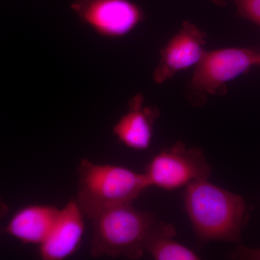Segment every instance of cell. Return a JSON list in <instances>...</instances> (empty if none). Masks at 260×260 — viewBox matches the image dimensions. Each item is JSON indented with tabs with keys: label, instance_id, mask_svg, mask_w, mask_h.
Masks as SVG:
<instances>
[{
	"label": "cell",
	"instance_id": "6da1fadb",
	"mask_svg": "<svg viewBox=\"0 0 260 260\" xmlns=\"http://www.w3.org/2000/svg\"><path fill=\"white\" fill-rule=\"evenodd\" d=\"M184 208L201 242H241L249 210L240 195L208 180L194 181L186 186Z\"/></svg>",
	"mask_w": 260,
	"mask_h": 260
},
{
	"label": "cell",
	"instance_id": "7a4b0ae2",
	"mask_svg": "<svg viewBox=\"0 0 260 260\" xmlns=\"http://www.w3.org/2000/svg\"><path fill=\"white\" fill-rule=\"evenodd\" d=\"M78 202L87 218L91 219L106 208L132 204L150 187L144 173L111 164H98L82 159L78 169Z\"/></svg>",
	"mask_w": 260,
	"mask_h": 260
},
{
	"label": "cell",
	"instance_id": "3957f363",
	"mask_svg": "<svg viewBox=\"0 0 260 260\" xmlns=\"http://www.w3.org/2000/svg\"><path fill=\"white\" fill-rule=\"evenodd\" d=\"M90 220L93 228L90 253L94 257L131 259L143 256L145 240L157 221L153 213L135 209L132 204L106 208Z\"/></svg>",
	"mask_w": 260,
	"mask_h": 260
},
{
	"label": "cell",
	"instance_id": "277c9868",
	"mask_svg": "<svg viewBox=\"0 0 260 260\" xmlns=\"http://www.w3.org/2000/svg\"><path fill=\"white\" fill-rule=\"evenodd\" d=\"M259 54L244 48L205 51L191 80L194 102L203 104L206 95L225 93V84L259 65Z\"/></svg>",
	"mask_w": 260,
	"mask_h": 260
},
{
	"label": "cell",
	"instance_id": "5b68a950",
	"mask_svg": "<svg viewBox=\"0 0 260 260\" xmlns=\"http://www.w3.org/2000/svg\"><path fill=\"white\" fill-rule=\"evenodd\" d=\"M211 173V167L202 149L188 148L179 141L157 153L144 174L150 186L174 190L194 181L208 180Z\"/></svg>",
	"mask_w": 260,
	"mask_h": 260
},
{
	"label": "cell",
	"instance_id": "8992f818",
	"mask_svg": "<svg viewBox=\"0 0 260 260\" xmlns=\"http://www.w3.org/2000/svg\"><path fill=\"white\" fill-rule=\"evenodd\" d=\"M71 9L85 25L109 39L127 35L144 19L139 7L129 0H75Z\"/></svg>",
	"mask_w": 260,
	"mask_h": 260
},
{
	"label": "cell",
	"instance_id": "52a82bcc",
	"mask_svg": "<svg viewBox=\"0 0 260 260\" xmlns=\"http://www.w3.org/2000/svg\"><path fill=\"white\" fill-rule=\"evenodd\" d=\"M207 35L190 22L183 23L179 31L160 51L154 70L155 83H164L177 73L198 64L204 55Z\"/></svg>",
	"mask_w": 260,
	"mask_h": 260
},
{
	"label": "cell",
	"instance_id": "ba28073f",
	"mask_svg": "<svg viewBox=\"0 0 260 260\" xmlns=\"http://www.w3.org/2000/svg\"><path fill=\"white\" fill-rule=\"evenodd\" d=\"M84 216L76 200L59 209L50 232L39 245L42 259L63 260L74 254L83 238Z\"/></svg>",
	"mask_w": 260,
	"mask_h": 260
},
{
	"label": "cell",
	"instance_id": "9c48e42d",
	"mask_svg": "<svg viewBox=\"0 0 260 260\" xmlns=\"http://www.w3.org/2000/svg\"><path fill=\"white\" fill-rule=\"evenodd\" d=\"M158 116V109L145 105L143 94L137 93L129 101L127 112L114 124L113 133L128 148L146 150L151 144L154 124Z\"/></svg>",
	"mask_w": 260,
	"mask_h": 260
},
{
	"label": "cell",
	"instance_id": "30bf717a",
	"mask_svg": "<svg viewBox=\"0 0 260 260\" xmlns=\"http://www.w3.org/2000/svg\"><path fill=\"white\" fill-rule=\"evenodd\" d=\"M59 209L47 205H30L18 210L5 232L23 244H41L47 237Z\"/></svg>",
	"mask_w": 260,
	"mask_h": 260
},
{
	"label": "cell",
	"instance_id": "8fae6325",
	"mask_svg": "<svg viewBox=\"0 0 260 260\" xmlns=\"http://www.w3.org/2000/svg\"><path fill=\"white\" fill-rule=\"evenodd\" d=\"M177 231L170 223L157 220L145 242V251L156 260H198L194 251L174 240Z\"/></svg>",
	"mask_w": 260,
	"mask_h": 260
},
{
	"label": "cell",
	"instance_id": "7c38bea8",
	"mask_svg": "<svg viewBox=\"0 0 260 260\" xmlns=\"http://www.w3.org/2000/svg\"><path fill=\"white\" fill-rule=\"evenodd\" d=\"M242 16L260 26V0H235Z\"/></svg>",
	"mask_w": 260,
	"mask_h": 260
},
{
	"label": "cell",
	"instance_id": "4fadbf2b",
	"mask_svg": "<svg viewBox=\"0 0 260 260\" xmlns=\"http://www.w3.org/2000/svg\"><path fill=\"white\" fill-rule=\"evenodd\" d=\"M230 259L242 260H260V247L249 248L239 245L228 254Z\"/></svg>",
	"mask_w": 260,
	"mask_h": 260
},
{
	"label": "cell",
	"instance_id": "5bb4252c",
	"mask_svg": "<svg viewBox=\"0 0 260 260\" xmlns=\"http://www.w3.org/2000/svg\"><path fill=\"white\" fill-rule=\"evenodd\" d=\"M9 206L0 196V218H4L9 213Z\"/></svg>",
	"mask_w": 260,
	"mask_h": 260
},
{
	"label": "cell",
	"instance_id": "9a60e30c",
	"mask_svg": "<svg viewBox=\"0 0 260 260\" xmlns=\"http://www.w3.org/2000/svg\"><path fill=\"white\" fill-rule=\"evenodd\" d=\"M259 65H260V53L259 54Z\"/></svg>",
	"mask_w": 260,
	"mask_h": 260
}]
</instances>
